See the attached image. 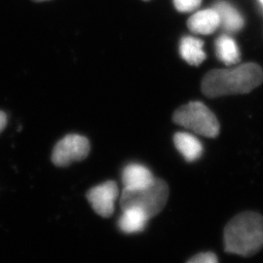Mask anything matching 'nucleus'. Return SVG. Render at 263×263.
I'll use <instances>...</instances> for the list:
<instances>
[{
	"mask_svg": "<svg viewBox=\"0 0 263 263\" xmlns=\"http://www.w3.org/2000/svg\"><path fill=\"white\" fill-rule=\"evenodd\" d=\"M262 82V68L250 63L231 69H214L208 72L202 81V92L209 98L247 94Z\"/></svg>",
	"mask_w": 263,
	"mask_h": 263,
	"instance_id": "obj_1",
	"label": "nucleus"
},
{
	"mask_svg": "<svg viewBox=\"0 0 263 263\" xmlns=\"http://www.w3.org/2000/svg\"><path fill=\"white\" fill-rule=\"evenodd\" d=\"M224 250L245 257L257 254L263 248V216L245 212L234 216L224 229Z\"/></svg>",
	"mask_w": 263,
	"mask_h": 263,
	"instance_id": "obj_2",
	"label": "nucleus"
},
{
	"mask_svg": "<svg viewBox=\"0 0 263 263\" xmlns=\"http://www.w3.org/2000/svg\"><path fill=\"white\" fill-rule=\"evenodd\" d=\"M169 186L165 180L154 179L149 185L140 189H124L120 206L127 208H139L149 217L157 216L165 208L169 199Z\"/></svg>",
	"mask_w": 263,
	"mask_h": 263,
	"instance_id": "obj_3",
	"label": "nucleus"
},
{
	"mask_svg": "<svg viewBox=\"0 0 263 263\" xmlns=\"http://www.w3.org/2000/svg\"><path fill=\"white\" fill-rule=\"evenodd\" d=\"M173 120L179 126L206 138H216L219 134V123L216 115L200 102H191L180 106L174 113Z\"/></svg>",
	"mask_w": 263,
	"mask_h": 263,
	"instance_id": "obj_4",
	"label": "nucleus"
},
{
	"mask_svg": "<svg viewBox=\"0 0 263 263\" xmlns=\"http://www.w3.org/2000/svg\"><path fill=\"white\" fill-rule=\"evenodd\" d=\"M90 142L87 138L77 134H70L57 142L52 162L57 167H67L73 162L84 160L90 152Z\"/></svg>",
	"mask_w": 263,
	"mask_h": 263,
	"instance_id": "obj_5",
	"label": "nucleus"
},
{
	"mask_svg": "<svg viewBox=\"0 0 263 263\" xmlns=\"http://www.w3.org/2000/svg\"><path fill=\"white\" fill-rule=\"evenodd\" d=\"M118 185L115 181L108 180L91 188L86 197L95 212L99 216L109 217L113 215L115 201L118 197Z\"/></svg>",
	"mask_w": 263,
	"mask_h": 263,
	"instance_id": "obj_6",
	"label": "nucleus"
},
{
	"mask_svg": "<svg viewBox=\"0 0 263 263\" xmlns=\"http://www.w3.org/2000/svg\"><path fill=\"white\" fill-rule=\"evenodd\" d=\"M151 170L143 165L132 163L127 165L122 172L124 189H140L149 185L154 180Z\"/></svg>",
	"mask_w": 263,
	"mask_h": 263,
	"instance_id": "obj_7",
	"label": "nucleus"
},
{
	"mask_svg": "<svg viewBox=\"0 0 263 263\" xmlns=\"http://www.w3.org/2000/svg\"><path fill=\"white\" fill-rule=\"evenodd\" d=\"M219 25L218 14L214 8L199 11L192 15L187 22L188 28L192 32L203 35L213 33Z\"/></svg>",
	"mask_w": 263,
	"mask_h": 263,
	"instance_id": "obj_8",
	"label": "nucleus"
},
{
	"mask_svg": "<svg viewBox=\"0 0 263 263\" xmlns=\"http://www.w3.org/2000/svg\"><path fill=\"white\" fill-rule=\"evenodd\" d=\"M149 217L139 208H127L123 210L122 216L118 220L119 229L126 234H133L142 231Z\"/></svg>",
	"mask_w": 263,
	"mask_h": 263,
	"instance_id": "obj_9",
	"label": "nucleus"
},
{
	"mask_svg": "<svg viewBox=\"0 0 263 263\" xmlns=\"http://www.w3.org/2000/svg\"><path fill=\"white\" fill-rule=\"evenodd\" d=\"M174 142L177 149L187 162H194L202 156L203 145L196 137L179 132L174 136Z\"/></svg>",
	"mask_w": 263,
	"mask_h": 263,
	"instance_id": "obj_10",
	"label": "nucleus"
},
{
	"mask_svg": "<svg viewBox=\"0 0 263 263\" xmlns=\"http://www.w3.org/2000/svg\"><path fill=\"white\" fill-rule=\"evenodd\" d=\"M214 9L219 17V23L222 28L229 32H236L244 27V19L237 10L226 1H218Z\"/></svg>",
	"mask_w": 263,
	"mask_h": 263,
	"instance_id": "obj_11",
	"label": "nucleus"
},
{
	"mask_svg": "<svg viewBox=\"0 0 263 263\" xmlns=\"http://www.w3.org/2000/svg\"><path fill=\"white\" fill-rule=\"evenodd\" d=\"M204 42L191 36L183 37L180 41L179 52L182 59L191 66H199L206 59V53L203 49Z\"/></svg>",
	"mask_w": 263,
	"mask_h": 263,
	"instance_id": "obj_12",
	"label": "nucleus"
},
{
	"mask_svg": "<svg viewBox=\"0 0 263 263\" xmlns=\"http://www.w3.org/2000/svg\"><path fill=\"white\" fill-rule=\"evenodd\" d=\"M216 56L227 66H232L240 62V51L235 40L230 36L222 35L216 42Z\"/></svg>",
	"mask_w": 263,
	"mask_h": 263,
	"instance_id": "obj_13",
	"label": "nucleus"
},
{
	"mask_svg": "<svg viewBox=\"0 0 263 263\" xmlns=\"http://www.w3.org/2000/svg\"><path fill=\"white\" fill-rule=\"evenodd\" d=\"M202 0H174V5L179 12L187 13L197 9Z\"/></svg>",
	"mask_w": 263,
	"mask_h": 263,
	"instance_id": "obj_14",
	"label": "nucleus"
},
{
	"mask_svg": "<svg viewBox=\"0 0 263 263\" xmlns=\"http://www.w3.org/2000/svg\"><path fill=\"white\" fill-rule=\"evenodd\" d=\"M187 263H218V259L214 253H201L191 257Z\"/></svg>",
	"mask_w": 263,
	"mask_h": 263,
	"instance_id": "obj_15",
	"label": "nucleus"
},
{
	"mask_svg": "<svg viewBox=\"0 0 263 263\" xmlns=\"http://www.w3.org/2000/svg\"><path fill=\"white\" fill-rule=\"evenodd\" d=\"M7 125V115L3 111H0V133L4 130Z\"/></svg>",
	"mask_w": 263,
	"mask_h": 263,
	"instance_id": "obj_16",
	"label": "nucleus"
},
{
	"mask_svg": "<svg viewBox=\"0 0 263 263\" xmlns=\"http://www.w3.org/2000/svg\"><path fill=\"white\" fill-rule=\"evenodd\" d=\"M34 2H43V1H48V0H32Z\"/></svg>",
	"mask_w": 263,
	"mask_h": 263,
	"instance_id": "obj_17",
	"label": "nucleus"
},
{
	"mask_svg": "<svg viewBox=\"0 0 263 263\" xmlns=\"http://www.w3.org/2000/svg\"><path fill=\"white\" fill-rule=\"evenodd\" d=\"M259 2H260V3H261V4H262V6H263V0H259Z\"/></svg>",
	"mask_w": 263,
	"mask_h": 263,
	"instance_id": "obj_18",
	"label": "nucleus"
},
{
	"mask_svg": "<svg viewBox=\"0 0 263 263\" xmlns=\"http://www.w3.org/2000/svg\"><path fill=\"white\" fill-rule=\"evenodd\" d=\"M145 1H147V0H145Z\"/></svg>",
	"mask_w": 263,
	"mask_h": 263,
	"instance_id": "obj_19",
	"label": "nucleus"
}]
</instances>
